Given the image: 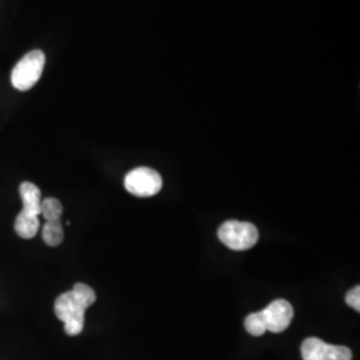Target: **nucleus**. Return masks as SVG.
<instances>
[{
    "label": "nucleus",
    "instance_id": "obj_1",
    "mask_svg": "<svg viewBox=\"0 0 360 360\" xmlns=\"http://www.w3.org/2000/svg\"><path fill=\"white\" fill-rule=\"evenodd\" d=\"M96 300V294L90 285L77 283L71 291H67L55 300V314L65 324V334L77 336L84 328L86 309Z\"/></svg>",
    "mask_w": 360,
    "mask_h": 360
},
{
    "label": "nucleus",
    "instance_id": "obj_2",
    "mask_svg": "<svg viewBox=\"0 0 360 360\" xmlns=\"http://www.w3.org/2000/svg\"><path fill=\"white\" fill-rule=\"evenodd\" d=\"M292 319L294 309L291 303L284 299H276L266 309L250 314L245 318V327L252 336H262L267 331L279 334L290 327Z\"/></svg>",
    "mask_w": 360,
    "mask_h": 360
},
{
    "label": "nucleus",
    "instance_id": "obj_3",
    "mask_svg": "<svg viewBox=\"0 0 360 360\" xmlns=\"http://www.w3.org/2000/svg\"><path fill=\"white\" fill-rule=\"evenodd\" d=\"M219 240L233 251H245L252 248L259 240L257 226L248 221L227 220L218 230Z\"/></svg>",
    "mask_w": 360,
    "mask_h": 360
},
{
    "label": "nucleus",
    "instance_id": "obj_4",
    "mask_svg": "<svg viewBox=\"0 0 360 360\" xmlns=\"http://www.w3.org/2000/svg\"><path fill=\"white\" fill-rule=\"evenodd\" d=\"M46 55L40 50H34L25 55L11 72V83L16 90H31L43 74Z\"/></svg>",
    "mask_w": 360,
    "mask_h": 360
},
{
    "label": "nucleus",
    "instance_id": "obj_5",
    "mask_svg": "<svg viewBox=\"0 0 360 360\" xmlns=\"http://www.w3.org/2000/svg\"><path fill=\"white\" fill-rule=\"evenodd\" d=\"M124 187L129 193L139 198H150L163 187V179L153 168L139 167L129 171L124 178Z\"/></svg>",
    "mask_w": 360,
    "mask_h": 360
},
{
    "label": "nucleus",
    "instance_id": "obj_6",
    "mask_svg": "<svg viewBox=\"0 0 360 360\" xmlns=\"http://www.w3.org/2000/svg\"><path fill=\"white\" fill-rule=\"evenodd\" d=\"M303 360H352V351L345 346H334L318 338H309L302 343Z\"/></svg>",
    "mask_w": 360,
    "mask_h": 360
},
{
    "label": "nucleus",
    "instance_id": "obj_7",
    "mask_svg": "<svg viewBox=\"0 0 360 360\" xmlns=\"http://www.w3.org/2000/svg\"><path fill=\"white\" fill-rule=\"evenodd\" d=\"M20 199L23 203L22 212L28 215H40V203H41V193L34 183L23 181L19 187Z\"/></svg>",
    "mask_w": 360,
    "mask_h": 360
},
{
    "label": "nucleus",
    "instance_id": "obj_8",
    "mask_svg": "<svg viewBox=\"0 0 360 360\" xmlns=\"http://www.w3.org/2000/svg\"><path fill=\"white\" fill-rule=\"evenodd\" d=\"M39 217L28 215L20 211L15 219V231L23 239H32L39 231Z\"/></svg>",
    "mask_w": 360,
    "mask_h": 360
},
{
    "label": "nucleus",
    "instance_id": "obj_9",
    "mask_svg": "<svg viewBox=\"0 0 360 360\" xmlns=\"http://www.w3.org/2000/svg\"><path fill=\"white\" fill-rule=\"evenodd\" d=\"M41 236L44 243L50 247H56L60 245L65 239V232L60 220H53V221H46L43 226Z\"/></svg>",
    "mask_w": 360,
    "mask_h": 360
},
{
    "label": "nucleus",
    "instance_id": "obj_10",
    "mask_svg": "<svg viewBox=\"0 0 360 360\" xmlns=\"http://www.w3.org/2000/svg\"><path fill=\"white\" fill-rule=\"evenodd\" d=\"M40 215H43L46 221L60 220L62 215H63V206L55 198H46L40 203Z\"/></svg>",
    "mask_w": 360,
    "mask_h": 360
},
{
    "label": "nucleus",
    "instance_id": "obj_11",
    "mask_svg": "<svg viewBox=\"0 0 360 360\" xmlns=\"http://www.w3.org/2000/svg\"><path fill=\"white\" fill-rule=\"evenodd\" d=\"M346 303L351 309H355V311H360V287L356 285L354 287L352 290H349L346 295Z\"/></svg>",
    "mask_w": 360,
    "mask_h": 360
}]
</instances>
